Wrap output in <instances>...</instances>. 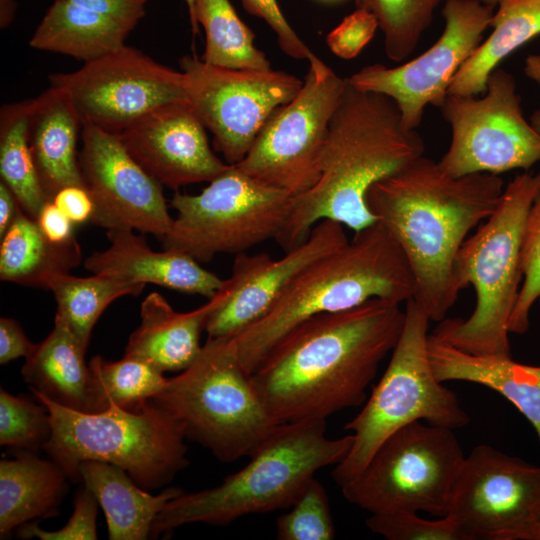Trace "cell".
I'll list each match as a JSON object with an SVG mask.
<instances>
[{
    "label": "cell",
    "mask_w": 540,
    "mask_h": 540,
    "mask_svg": "<svg viewBox=\"0 0 540 540\" xmlns=\"http://www.w3.org/2000/svg\"><path fill=\"white\" fill-rule=\"evenodd\" d=\"M530 123L536 132L540 135V109L534 111L530 117Z\"/></svg>",
    "instance_id": "cell-52"
},
{
    "label": "cell",
    "mask_w": 540,
    "mask_h": 540,
    "mask_svg": "<svg viewBox=\"0 0 540 540\" xmlns=\"http://www.w3.org/2000/svg\"><path fill=\"white\" fill-rule=\"evenodd\" d=\"M494 9L478 0H445L443 32L425 52L396 67L364 66L347 81L391 99L402 124L417 129L427 106L443 105L453 77L483 41Z\"/></svg>",
    "instance_id": "cell-16"
},
{
    "label": "cell",
    "mask_w": 540,
    "mask_h": 540,
    "mask_svg": "<svg viewBox=\"0 0 540 540\" xmlns=\"http://www.w3.org/2000/svg\"><path fill=\"white\" fill-rule=\"evenodd\" d=\"M482 95L446 97L440 110L451 142L440 167L453 177L528 171L540 161V135L524 117L513 75L496 68Z\"/></svg>",
    "instance_id": "cell-13"
},
{
    "label": "cell",
    "mask_w": 540,
    "mask_h": 540,
    "mask_svg": "<svg viewBox=\"0 0 540 540\" xmlns=\"http://www.w3.org/2000/svg\"><path fill=\"white\" fill-rule=\"evenodd\" d=\"M145 284L132 283L117 277L93 274L78 277L70 273L53 276L48 284L57 303L55 319L61 321L87 348L95 323L117 298L138 295Z\"/></svg>",
    "instance_id": "cell-31"
},
{
    "label": "cell",
    "mask_w": 540,
    "mask_h": 540,
    "mask_svg": "<svg viewBox=\"0 0 540 540\" xmlns=\"http://www.w3.org/2000/svg\"><path fill=\"white\" fill-rule=\"evenodd\" d=\"M110 246L91 253L84 267L93 274L132 283H153L176 291L212 298L225 279L204 269L192 257L171 249L154 251L132 229L107 230Z\"/></svg>",
    "instance_id": "cell-21"
},
{
    "label": "cell",
    "mask_w": 540,
    "mask_h": 540,
    "mask_svg": "<svg viewBox=\"0 0 540 540\" xmlns=\"http://www.w3.org/2000/svg\"><path fill=\"white\" fill-rule=\"evenodd\" d=\"M213 306L210 298L195 310L179 313L158 292H151L142 301L141 321L125 355L145 359L163 372L187 369L201 353L200 335Z\"/></svg>",
    "instance_id": "cell-25"
},
{
    "label": "cell",
    "mask_w": 540,
    "mask_h": 540,
    "mask_svg": "<svg viewBox=\"0 0 540 540\" xmlns=\"http://www.w3.org/2000/svg\"><path fill=\"white\" fill-rule=\"evenodd\" d=\"M81 121L70 101L49 87L30 100L28 138L47 197L67 186L85 187L77 142Z\"/></svg>",
    "instance_id": "cell-24"
},
{
    "label": "cell",
    "mask_w": 540,
    "mask_h": 540,
    "mask_svg": "<svg viewBox=\"0 0 540 540\" xmlns=\"http://www.w3.org/2000/svg\"><path fill=\"white\" fill-rule=\"evenodd\" d=\"M429 361L435 377L486 386L510 401L534 427L540 441V366L512 357L477 355L435 336L428 337Z\"/></svg>",
    "instance_id": "cell-23"
},
{
    "label": "cell",
    "mask_w": 540,
    "mask_h": 540,
    "mask_svg": "<svg viewBox=\"0 0 540 540\" xmlns=\"http://www.w3.org/2000/svg\"><path fill=\"white\" fill-rule=\"evenodd\" d=\"M52 201L73 224L91 222L94 203L85 187H64L53 196Z\"/></svg>",
    "instance_id": "cell-44"
},
{
    "label": "cell",
    "mask_w": 540,
    "mask_h": 540,
    "mask_svg": "<svg viewBox=\"0 0 540 540\" xmlns=\"http://www.w3.org/2000/svg\"><path fill=\"white\" fill-rule=\"evenodd\" d=\"M189 14V20L191 24V29L194 35L199 33V26L195 21V12H194V0H184Z\"/></svg>",
    "instance_id": "cell-50"
},
{
    "label": "cell",
    "mask_w": 540,
    "mask_h": 540,
    "mask_svg": "<svg viewBox=\"0 0 540 540\" xmlns=\"http://www.w3.org/2000/svg\"><path fill=\"white\" fill-rule=\"evenodd\" d=\"M115 20L131 30L145 15L148 0H64Z\"/></svg>",
    "instance_id": "cell-43"
},
{
    "label": "cell",
    "mask_w": 540,
    "mask_h": 540,
    "mask_svg": "<svg viewBox=\"0 0 540 540\" xmlns=\"http://www.w3.org/2000/svg\"><path fill=\"white\" fill-rule=\"evenodd\" d=\"M441 0H356L357 8L370 11L384 37L386 56L406 60L416 49Z\"/></svg>",
    "instance_id": "cell-35"
},
{
    "label": "cell",
    "mask_w": 540,
    "mask_h": 540,
    "mask_svg": "<svg viewBox=\"0 0 540 540\" xmlns=\"http://www.w3.org/2000/svg\"><path fill=\"white\" fill-rule=\"evenodd\" d=\"M540 510V467L490 445L464 457L448 510L465 540H530Z\"/></svg>",
    "instance_id": "cell-17"
},
{
    "label": "cell",
    "mask_w": 540,
    "mask_h": 540,
    "mask_svg": "<svg viewBox=\"0 0 540 540\" xmlns=\"http://www.w3.org/2000/svg\"><path fill=\"white\" fill-rule=\"evenodd\" d=\"M79 163L85 188L94 203L91 223L156 235L170 229L173 218L162 185L131 156L117 134L82 124Z\"/></svg>",
    "instance_id": "cell-18"
},
{
    "label": "cell",
    "mask_w": 540,
    "mask_h": 540,
    "mask_svg": "<svg viewBox=\"0 0 540 540\" xmlns=\"http://www.w3.org/2000/svg\"><path fill=\"white\" fill-rule=\"evenodd\" d=\"M16 10V2L14 0H0V22L4 28L10 24Z\"/></svg>",
    "instance_id": "cell-49"
},
{
    "label": "cell",
    "mask_w": 540,
    "mask_h": 540,
    "mask_svg": "<svg viewBox=\"0 0 540 540\" xmlns=\"http://www.w3.org/2000/svg\"><path fill=\"white\" fill-rule=\"evenodd\" d=\"M530 540H540V510L533 523L531 534H530Z\"/></svg>",
    "instance_id": "cell-51"
},
{
    "label": "cell",
    "mask_w": 540,
    "mask_h": 540,
    "mask_svg": "<svg viewBox=\"0 0 540 540\" xmlns=\"http://www.w3.org/2000/svg\"><path fill=\"white\" fill-rule=\"evenodd\" d=\"M414 292V276L403 250L376 221L309 265L265 316L234 336L240 361L253 373L272 348L303 321L371 299L406 303Z\"/></svg>",
    "instance_id": "cell-4"
},
{
    "label": "cell",
    "mask_w": 540,
    "mask_h": 540,
    "mask_svg": "<svg viewBox=\"0 0 540 540\" xmlns=\"http://www.w3.org/2000/svg\"><path fill=\"white\" fill-rule=\"evenodd\" d=\"M425 149L417 129L402 124L391 99L358 90L347 81L330 122L320 176L309 190L293 197L290 214L274 240L287 252L302 244L322 220L336 221L354 233L372 225L377 218L367 205L370 188L423 156Z\"/></svg>",
    "instance_id": "cell-3"
},
{
    "label": "cell",
    "mask_w": 540,
    "mask_h": 540,
    "mask_svg": "<svg viewBox=\"0 0 540 540\" xmlns=\"http://www.w3.org/2000/svg\"><path fill=\"white\" fill-rule=\"evenodd\" d=\"M36 221L45 236L56 243H65L75 238L72 221L54 204L47 201Z\"/></svg>",
    "instance_id": "cell-46"
},
{
    "label": "cell",
    "mask_w": 540,
    "mask_h": 540,
    "mask_svg": "<svg viewBox=\"0 0 540 540\" xmlns=\"http://www.w3.org/2000/svg\"><path fill=\"white\" fill-rule=\"evenodd\" d=\"M293 197L252 178L237 165L209 182L199 194L175 192L176 211L164 249L209 262L217 254H239L275 239L290 214Z\"/></svg>",
    "instance_id": "cell-10"
},
{
    "label": "cell",
    "mask_w": 540,
    "mask_h": 540,
    "mask_svg": "<svg viewBox=\"0 0 540 540\" xmlns=\"http://www.w3.org/2000/svg\"><path fill=\"white\" fill-rule=\"evenodd\" d=\"M524 72L529 79L540 86V55H529L525 59Z\"/></svg>",
    "instance_id": "cell-48"
},
{
    "label": "cell",
    "mask_w": 540,
    "mask_h": 540,
    "mask_svg": "<svg viewBox=\"0 0 540 540\" xmlns=\"http://www.w3.org/2000/svg\"><path fill=\"white\" fill-rule=\"evenodd\" d=\"M325 419L281 423L249 462L219 485L174 497L155 517L150 538L191 523L228 525L238 518L289 508L315 473L341 462L353 435L331 439Z\"/></svg>",
    "instance_id": "cell-5"
},
{
    "label": "cell",
    "mask_w": 540,
    "mask_h": 540,
    "mask_svg": "<svg viewBox=\"0 0 540 540\" xmlns=\"http://www.w3.org/2000/svg\"><path fill=\"white\" fill-rule=\"evenodd\" d=\"M539 302H540V299H539Z\"/></svg>",
    "instance_id": "cell-55"
},
{
    "label": "cell",
    "mask_w": 540,
    "mask_h": 540,
    "mask_svg": "<svg viewBox=\"0 0 540 540\" xmlns=\"http://www.w3.org/2000/svg\"><path fill=\"white\" fill-rule=\"evenodd\" d=\"M52 433L48 409L40 403L0 390V444L37 452L43 449Z\"/></svg>",
    "instance_id": "cell-36"
},
{
    "label": "cell",
    "mask_w": 540,
    "mask_h": 540,
    "mask_svg": "<svg viewBox=\"0 0 540 540\" xmlns=\"http://www.w3.org/2000/svg\"><path fill=\"white\" fill-rule=\"evenodd\" d=\"M480 1L481 3H483L484 5H487V6H491V7H496L499 0H478Z\"/></svg>",
    "instance_id": "cell-53"
},
{
    "label": "cell",
    "mask_w": 540,
    "mask_h": 540,
    "mask_svg": "<svg viewBox=\"0 0 540 540\" xmlns=\"http://www.w3.org/2000/svg\"><path fill=\"white\" fill-rule=\"evenodd\" d=\"M404 318L400 304L371 299L294 327L251 373L269 413L278 423L326 420L362 405Z\"/></svg>",
    "instance_id": "cell-1"
},
{
    "label": "cell",
    "mask_w": 540,
    "mask_h": 540,
    "mask_svg": "<svg viewBox=\"0 0 540 540\" xmlns=\"http://www.w3.org/2000/svg\"><path fill=\"white\" fill-rule=\"evenodd\" d=\"M223 462L250 456L279 424L242 365L234 337L207 338L198 358L150 399Z\"/></svg>",
    "instance_id": "cell-7"
},
{
    "label": "cell",
    "mask_w": 540,
    "mask_h": 540,
    "mask_svg": "<svg viewBox=\"0 0 540 540\" xmlns=\"http://www.w3.org/2000/svg\"><path fill=\"white\" fill-rule=\"evenodd\" d=\"M86 348L59 320L25 360L21 374L32 392L63 407L85 413L109 407L98 381L85 362Z\"/></svg>",
    "instance_id": "cell-22"
},
{
    "label": "cell",
    "mask_w": 540,
    "mask_h": 540,
    "mask_svg": "<svg viewBox=\"0 0 540 540\" xmlns=\"http://www.w3.org/2000/svg\"><path fill=\"white\" fill-rule=\"evenodd\" d=\"M0 240L2 281L47 289L53 276L69 273L81 261L76 237L65 243L49 240L22 209Z\"/></svg>",
    "instance_id": "cell-29"
},
{
    "label": "cell",
    "mask_w": 540,
    "mask_h": 540,
    "mask_svg": "<svg viewBox=\"0 0 540 540\" xmlns=\"http://www.w3.org/2000/svg\"><path fill=\"white\" fill-rule=\"evenodd\" d=\"M377 28L376 17L368 10L357 8L329 32L326 42L333 54L350 60L371 41Z\"/></svg>",
    "instance_id": "cell-41"
},
{
    "label": "cell",
    "mask_w": 540,
    "mask_h": 540,
    "mask_svg": "<svg viewBox=\"0 0 540 540\" xmlns=\"http://www.w3.org/2000/svg\"><path fill=\"white\" fill-rule=\"evenodd\" d=\"M276 520L279 540H332L335 527L325 487L313 477Z\"/></svg>",
    "instance_id": "cell-37"
},
{
    "label": "cell",
    "mask_w": 540,
    "mask_h": 540,
    "mask_svg": "<svg viewBox=\"0 0 540 540\" xmlns=\"http://www.w3.org/2000/svg\"><path fill=\"white\" fill-rule=\"evenodd\" d=\"M21 207L15 195L8 186L0 182V237L12 225L13 221L20 212Z\"/></svg>",
    "instance_id": "cell-47"
},
{
    "label": "cell",
    "mask_w": 540,
    "mask_h": 540,
    "mask_svg": "<svg viewBox=\"0 0 540 540\" xmlns=\"http://www.w3.org/2000/svg\"><path fill=\"white\" fill-rule=\"evenodd\" d=\"M29 113L30 100L1 109L0 175L21 209L36 219L50 199L41 184L29 144Z\"/></svg>",
    "instance_id": "cell-33"
},
{
    "label": "cell",
    "mask_w": 540,
    "mask_h": 540,
    "mask_svg": "<svg viewBox=\"0 0 540 540\" xmlns=\"http://www.w3.org/2000/svg\"><path fill=\"white\" fill-rule=\"evenodd\" d=\"M415 511L371 514L367 527L388 540H465L455 520L446 515L427 520Z\"/></svg>",
    "instance_id": "cell-39"
},
{
    "label": "cell",
    "mask_w": 540,
    "mask_h": 540,
    "mask_svg": "<svg viewBox=\"0 0 540 540\" xmlns=\"http://www.w3.org/2000/svg\"><path fill=\"white\" fill-rule=\"evenodd\" d=\"M344 227L322 220L302 244L278 259L267 253L236 254L231 276L212 297L204 327L208 338L234 337L265 316L303 270L349 241Z\"/></svg>",
    "instance_id": "cell-19"
},
{
    "label": "cell",
    "mask_w": 540,
    "mask_h": 540,
    "mask_svg": "<svg viewBox=\"0 0 540 540\" xmlns=\"http://www.w3.org/2000/svg\"><path fill=\"white\" fill-rule=\"evenodd\" d=\"M117 135L153 179L175 191L210 182L230 165L211 149L206 128L189 101L155 109Z\"/></svg>",
    "instance_id": "cell-20"
},
{
    "label": "cell",
    "mask_w": 540,
    "mask_h": 540,
    "mask_svg": "<svg viewBox=\"0 0 540 540\" xmlns=\"http://www.w3.org/2000/svg\"><path fill=\"white\" fill-rule=\"evenodd\" d=\"M179 65L187 77L189 103L230 165L244 159L269 117L303 85L284 71L223 68L189 55Z\"/></svg>",
    "instance_id": "cell-15"
},
{
    "label": "cell",
    "mask_w": 540,
    "mask_h": 540,
    "mask_svg": "<svg viewBox=\"0 0 540 540\" xmlns=\"http://www.w3.org/2000/svg\"><path fill=\"white\" fill-rule=\"evenodd\" d=\"M89 366L109 405L137 410L158 395L167 385L164 372L153 363L130 355L118 361L95 356Z\"/></svg>",
    "instance_id": "cell-34"
},
{
    "label": "cell",
    "mask_w": 540,
    "mask_h": 540,
    "mask_svg": "<svg viewBox=\"0 0 540 540\" xmlns=\"http://www.w3.org/2000/svg\"><path fill=\"white\" fill-rule=\"evenodd\" d=\"M132 30L98 13L54 0L33 33L30 47L73 57L84 63L112 53Z\"/></svg>",
    "instance_id": "cell-28"
},
{
    "label": "cell",
    "mask_w": 540,
    "mask_h": 540,
    "mask_svg": "<svg viewBox=\"0 0 540 540\" xmlns=\"http://www.w3.org/2000/svg\"><path fill=\"white\" fill-rule=\"evenodd\" d=\"M79 474L101 506L110 540H145L150 538L157 514L183 491L168 488L152 495L141 488L122 468L100 461H84Z\"/></svg>",
    "instance_id": "cell-26"
},
{
    "label": "cell",
    "mask_w": 540,
    "mask_h": 540,
    "mask_svg": "<svg viewBox=\"0 0 540 540\" xmlns=\"http://www.w3.org/2000/svg\"><path fill=\"white\" fill-rule=\"evenodd\" d=\"M504 188L499 175L453 177L425 155L370 188L367 205L403 250L415 280L413 299L431 321L445 319L455 304L456 256L494 212Z\"/></svg>",
    "instance_id": "cell-2"
},
{
    "label": "cell",
    "mask_w": 540,
    "mask_h": 540,
    "mask_svg": "<svg viewBox=\"0 0 540 540\" xmlns=\"http://www.w3.org/2000/svg\"><path fill=\"white\" fill-rule=\"evenodd\" d=\"M539 190L540 173L517 174L494 212L464 241L454 262V284L459 293L474 288L475 307L466 319L440 321L435 336L472 354L512 357L508 324L523 280V230Z\"/></svg>",
    "instance_id": "cell-6"
},
{
    "label": "cell",
    "mask_w": 540,
    "mask_h": 540,
    "mask_svg": "<svg viewBox=\"0 0 540 540\" xmlns=\"http://www.w3.org/2000/svg\"><path fill=\"white\" fill-rule=\"evenodd\" d=\"M404 314L403 328L384 374L362 410L345 426L353 435V444L332 472L340 487L357 476L380 444L400 428L425 421L454 430L470 421L456 393L432 370L429 316L413 298L406 302Z\"/></svg>",
    "instance_id": "cell-9"
},
{
    "label": "cell",
    "mask_w": 540,
    "mask_h": 540,
    "mask_svg": "<svg viewBox=\"0 0 540 540\" xmlns=\"http://www.w3.org/2000/svg\"><path fill=\"white\" fill-rule=\"evenodd\" d=\"M296 96L266 121L244 159L242 171L292 197L309 190L320 176L330 122L347 86L318 56L309 60Z\"/></svg>",
    "instance_id": "cell-12"
},
{
    "label": "cell",
    "mask_w": 540,
    "mask_h": 540,
    "mask_svg": "<svg viewBox=\"0 0 540 540\" xmlns=\"http://www.w3.org/2000/svg\"><path fill=\"white\" fill-rule=\"evenodd\" d=\"M521 267L523 280L508 324L509 333L518 335L529 329L531 308L540 299V190L524 224Z\"/></svg>",
    "instance_id": "cell-38"
},
{
    "label": "cell",
    "mask_w": 540,
    "mask_h": 540,
    "mask_svg": "<svg viewBox=\"0 0 540 540\" xmlns=\"http://www.w3.org/2000/svg\"><path fill=\"white\" fill-rule=\"evenodd\" d=\"M68 476L53 460L22 451L0 461V538L30 520L53 517L68 490Z\"/></svg>",
    "instance_id": "cell-27"
},
{
    "label": "cell",
    "mask_w": 540,
    "mask_h": 540,
    "mask_svg": "<svg viewBox=\"0 0 540 540\" xmlns=\"http://www.w3.org/2000/svg\"><path fill=\"white\" fill-rule=\"evenodd\" d=\"M496 7L491 33L455 74L448 95H482L499 64L540 35V0H499Z\"/></svg>",
    "instance_id": "cell-30"
},
{
    "label": "cell",
    "mask_w": 540,
    "mask_h": 540,
    "mask_svg": "<svg viewBox=\"0 0 540 540\" xmlns=\"http://www.w3.org/2000/svg\"><path fill=\"white\" fill-rule=\"evenodd\" d=\"M321 1H325V2H335V1H339V0H321Z\"/></svg>",
    "instance_id": "cell-54"
},
{
    "label": "cell",
    "mask_w": 540,
    "mask_h": 540,
    "mask_svg": "<svg viewBox=\"0 0 540 540\" xmlns=\"http://www.w3.org/2000/svg\"><path fill=\"white\" fill-rule=\"evenodd\" d=\"M248 13L264 20L276 35L281 50L297 60H311L315 55L284 17L277 0H241Z\"/></svg>",
    "instance_id": "cell-42"
},
{
    "label": "cell",
    "mask_w": 540,
    "mask_h": 540,
    "mask_svg": "<svg viewBox=\"0 0 540 540\" xmlns=\"http://www.w3.org/2000/svg\"><path fill=\"white\" fill-rule=\"evenodd\" d=\"M195 21L205 31L201 59L214 66L270 70L271 63L255 44V35L239 18L229 0H194Z\"/></svg>",
    "instance_id": "cell-32"
},
{
    "label": "cell",
    "mask_w": 540,
    "mask_h": 540,
    "mask_svg": "<svg viewBox=\"0 0 540 540\" xmlns=\"http://www.w3.org/2000/svg\"><path fill=\"white\" fill-rule=\"evenodd\" d=\"M32 393L51 419L43 450L73 482L81 481L80 464L92 460L118 466L141 488L154 490L189 465L182 429L151 400L137 410L110 403L101 412L85 413Z\"/></svg>",
    "instance_id": "cell-8"
},
{
    "label": "cell",
    "mask_w": 540,
    "mask_h": 540,
    "mask_svg": "<svg viewBox=\"0 0 540 540\" xmlns=\"http://www.w3.org/2000/svg\"><path fill=\"white\" fill-rule=\"evenodd\" d=\"M464 453L453 429L412 422L388 436L366 466L341 486L344 498L371 514H448Z\"/></svg>",
    "instance_id": "cell-11"
},
{
    "label": "cell",
    "mask_w": 540,
    "mask_h": 540,
    "mask_svg": "<svg viewBox=\"0 0 540 540\" xmlns=\"http://www.w3.org/2000/svg\"><path fill=\"white\" fill-rule=\"evenodd\" d=\"M50 87L70 101L81 124L119 133L164 105L189 101L185 73L142 51L120 49L69 73L49 75Z\"/></svg>",
    "instance_id": "cell-14"
},
{
    "label": "cell",
    "mask_w": 540,
    "mask_h": 540,
    "mask_svg": "<svg viewBox=\"0 0 540 540\" xmlns=\"http://www.w3.org/2000/svg\"><path fill=\"white\" fill-rule=\"evenodd\" d=\"M25 335L22 327L13 318L0 319V363L6 364L17 358H28L36 349Z\"/></svg>",
    "instance_id": "cell-45"
},
{
    "label": "cell",
    "mask_w": 540,
    "mask_h": 540,
    "mask_svg": "<svg viewBox=\"0 0 540 540\" xmlns=\"http://www.w3.org/2000/svg\"><path fill=\"white\" fill-rule=\"evenodd\" d=\"M98 501L84 486L74 499V510L68 522L59 530L46 531L36 522L25 523L17 531L18 537L41 540H95L97 539L96 517Z\"/></svg>",
    "instance_id": "cell-40"
}]
</instances>
